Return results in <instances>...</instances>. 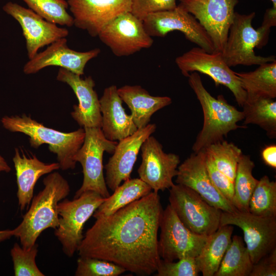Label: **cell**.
Here are the masks:
<instances>
[{
  "label": "cell",
  "mask_w": 276,
  "mask_h": 276,
  "mask_svg": "<svg viewBox=\"0 0 276 276\" xmlns=\"http://www.w3.org/2000/svg\"><path fill=\"white\" fill-rule=\"evenodd\" d=\"M163 210L158 192L151 191L110 215L96 219L84 236L78 255L111 262L137 275H151L161 259L158 231Z\"/></svg>",
  "instance_id": "cell-1"
},
{
  "label": "cell",
  "mask_w": 276,
  "mask_h": 276,
  "mask_svg": "<svg viewBox=\"0 0 276 276\" xmlns=\"http://www.w3.org/2000/svg\"><path fill=\"white\" fill-rule=\"evenodd\" d=\"M43 183V189L33 196L30 208L23 216L21 222L13 229L14 236L19 239L24 248L34 246L45 229H55L58 227V203L70 192L67 181L57 172L49 174Z\"/></svg>",
  "instance_id": "cell-2"
},
{
  "label": "cell",
  "mask_w": 276,
  "mask_h": 276,
  "mask_svg": "<svg viewBox=\"0 0 276 276\" xmlns=\"http://www.w3.org/2000/svg\"><path fill=\"white\" fill-rule=\"evenodd\" d=\"M188 82L199 101L203 114V124L192 146L198 152L211 144L224 140V137L239 126L237 123L244 120L242 111L229 104L220 95L215 98L205 89L198 72L188 76Z\"/></svg>",
  "instance_id": "cell-3"
},
{
  "label": "cell",
  "mask_w": 276,
  "mask_h": 276,
  "mask_svg": "<svg viewBox=\"0 0 276 276\" xmlns=\"http://www.w3.org/2000/svg\"><path fill=\"white\" fill-rule=\"evenodd\" d=\"M1 122L6 129L28 135L30 144L33 148L48 144L50 151L57 155L62 170L75 168V155L84 140V128L71 132H63L45 127L25 114L21 116H5Z\"/></svg>",
  "instance_id": "cell-4"
},
{
  "label": "cell",
  "mask_w": 276,
  "mask_h": 276,
  "mask_svg": "<svg viewBox=\"0 0 276 276\" xmlns=\"http://www.w3.org/2000/svg\"><path fill=\"white\" fill-rule=\"evenodd\" d=\"M106 198L94 191H86L70 200L60 201L57 205L58 227L54 234L68 257L74 256L84 238L85 223Z\"/></svg>",
  "instance_id": "cell-5"
},
{
  "label": "cell",
  "mask_w": 276,
  "mask_h": 276,
  "mask_svg": "<svg viewBox=\"0 0 276 276\" xmlns=\"http://www.w3.org/2000/svg\"><path fill=\"white\" fill-rule=\"evenodd\" d=\"M255 15L254 12L248 14L235 12L222 52L224 60L230 67L238 65H259L276 61L274 55L263 57L255 53V48H262L268 41L258 29L256 30L252 26Z\"/></svg>",
  "instance_id": "cell-6"
},
{
  "label": "cell",
  "mask_w": 276,
  "mask_h": 276,
  "mask_svg": "<svg viewBox=\"0 0 276 276\" xmlns=\"http://www.w3.org/2000/svg\"><path fill=\"white\" fill-rule=\"evenodd\" d=\"M84 129V142L75 157V161L82 166L83 180L74 198L86 191H94L107 198L110 195L103 173V156L105 152L112 154L118 142L106 139L100 128Z\"/></svg>",
  "instance_id": "cell-7"
},
{
  "label": "cell",
  "mask_w": 276,
  "mask_h": 276,
  "mask_svg": "<svg viewBox=\"0 0 276 276\" xmlns=\"http://www.w3.org/2000/svg\"><path fill=\"white\" fill-rule=\"evenodd\" d=\"M169 192V204L190 231L208 236L218 229L221 210L210 205L196 192L186 186L174 184Z\"/></svg>",
  "instance_id": "cell-8"
},
{
  "label": "cell",
  "mask_w": 276,
  "mask_h": 276,
  "mask_svg": "<svg viewBox=\"0 0 276 276\" xmlns=\"http://www.w3.org/2000/svg\"><path fill=\"white\" fill-rule=\"evenodd\" d=\"M182 74L188 77L192 72L210 76L216 85L227 87L234 95L240 107L244 104L246 95L235 72L227 64L221 52L209 53L200 47L193 48L175 59Z\"/></svg>",
  "instance_id": "cell-9"
},
{
  "label": "cell",
  "mask_w": 276,
  "mask_h": 276,
  "mask_svg": "<svg viewBox=\"0 0 276 276\" xmlns=\"http://www.w3.org/2000/svg\"><path fill=\"white\" fill-rule=\"evenodd\" d=\"M159 228L158 252L160 259L166 261L196 258L209 236L190 231L180 221L170 204L163 210Z\"/></svg>",
  "instance_id": "cell-10"
},
{
  "label": "cell",
  "mask_w": 276,
  "mask_h": 276,
  "mask_svg": "<svg viewBox=\"0 0 276 276\" xmlns=\"http://www.w3.org/2000/svg\"><path fill=\"white\" fill-rule=\"evenodd\" d=\"M236 225L243 232L244 241L253 264L276 248V217H264L237 210L221 213L220 226Z\"/></svg>",
  "instance_id": "cell-11"
},
{
  "label": "cell",
  "mask_w": 276,
  "mask_h": 276,
  "mask_svg": "<svg viewBox=\"0 0 276 276\" xmlns=\"http://www.w3.org/2000/svg\"><path fill=\"white\" fill-rule=\"evenodd\" d=\"M143 22L146 32L152 37H163L170 32L177 31L208 52H215L213 42L205 30L193 15L179 5L172 10L150 14Z\"/></svg>",
  "instance_id": "cell-12"
},
{
  "label": "cell",
  "mask_w": 276,
  "mask_h": 276,
  "mask_svg": "<svg viewBox=\"0 0 276 276\" xmlns=\"http://www.w3.org/2000/svg\"><path fill=\"white\" fill-rule=\"evenodd\" d=\"M210 36L215 52H222L238 0H178Z\"/></svg>",
  "instance_id": "cell-13"
},
{
  "label": "cell",
  "mask_w": 276,
  "mask_h": 276,
  "mask_svg": "<svg viewBox=\"0 0 276 276\" xmlns=\"http://www.w3.org/2000/svg\"><path fill=\"white\" fill-rule=\"evenodd\" d=\"M98 37L117 57L131 55L150 48L153 43L143 20L131 12H125L108 23Z\"/></svg>",
  "instance_id": "cell-14"
},
{
  "label": "cell",
  "mask_w": 276,
  "mask_h": 276,
  "mask_svg": "<svg viewBox=\"0 0 276 276\" xmlns=\"http://www.w3.org/2000/svg\"><path fill=\"white\" fill-rule=\"evenodd\" d=\"M142 162L137 169L139 178L154 192L170 189L174 183L173 178L177 174L180 160L174 153H167L162 145L153 136L142 144Z\"/></svg>",
  "instance_id": "cell-15"
},
{
  "label": "cell",
  "mask_w": 276,
  "mask_h": 276,
  "mask_svg": "<svg viewBox=\"0 0 276 276\" xmlns=\"http://www.w3.org/2000/svg\"><path fill=\"white\" fill-rule=\"evenodd\" d=\"M3 10L13 17L20 25L26 40L29 59L34 57L38 50L62 38L67 37L68 30L51 22L29 8L9 2Z\"/></svg>",
  "instance_id": "cell-16"
},
{
  "label": "cell",
  "mask_w": 276,
  "mask_h": 276,
  "mask_svg": "<svg viewBox=\"0 0 276 276\" xmlns=\"http://www.w3.org/2000/svg\"><path fill=\"white\" fill-rule=\"evenodd\" d=\"M204 149L193 152L178 166L175 182L189 187L210 205L222 212L233 213L238 210L213 184L207 171Z\"/></svg>",
  "instance_id": "cell-17"
},
{
  "label": "cell",
  "mask_w": 276,
  "mask_h": 276,
  "mask_svg": "<svg viewBox=\"0 0 276 276\" xmlns=\"http://www.w3.org/2000/svg\"><path fill=\"white\" fill-rule=\"evenodd\" d=\"M74 25L92 37L119 15L131 12V0H67Z\"/></svg>",
  "instance_id": "cell-18"
},
{
  "label": "cell",
  "mask_w": 276,
  "mask_h": 276,
  "mask_svg": "<svg viewBox=\"0 0 276 276\" xmlns=\"http://www.w3.org/2000/svg\"><path fill=\"white\" fill-rule=\"evenodd\" d=\"M156 128L155 124L149 123L118 141L112 156L104 167L106 184L112 192L122 181L130 178L142 144L155 131Z\"/></svg>",
  "instance_id": "cell-19"
},
{
  "label": "cell",
  "mask_w": 276,
  "mask_h": 276,
  "mask_svg": "<svg viewBox=\"0 0 276 276\" xmlns=\"http://www.w3.org/2000/svg\"><path fill=\"white\" fill-rule=\"evenodd\" d=\"M100 52L99 48L85 52L74 50L68 47L66 37L62 38L29 59L24 65L23 72L27 75L33 74L45 67L57 66L82 76L87 62Z\"/></svg>",
  "instance_id": "cell-20"
},
{
  "label": "cell",
  "mask_w": 276,
  "mask_h": 276,
  "mask_svg": "<svg viewBox=\"0 0 276 276\" xmlns=\"http://www.w3.org/2000/svg\"><path fill=\"white\" fill-rule=\"evenodd\" d=\"M57 80L68 85L74 91L78 104L73 106L72 118L83 128H100L102 116L100 101L94 89L95 82L91 76L84 79L63 68H59Z\"/></svg>",
  "instance_id": "cell-21"
},
{
  "label": "cell",
  "mask_w": 276,
  "mask_h": 276,
  "mask_svg": "<svg viewBox=\"0 0 276 276\" xmlns=\"http://www.w3.org/2000/svg\"><path fill=\"white\" fill-rule=\"evenodd\" d=\"M99 101L102 116L101 129L106 139L119 141L137 130L131 115L128 114L123 107V101L116 85L105 88Z\"/></svg>",
  "instance_id": "cell-22"
},
{
  "label": "cell",
  "mask_w": 276,
  "mask_h": 276,
  "mask_svg": "<svg viewBox=\"0 0 276 276\" xmlns=\"http://www.w3.org/2000/svg\"><path fill=\"white\" fill-rule=\"evenodd\" d=\"M17 184V196L21 211L28 208L33 197L34 189L38 179L43 175L60 169L58 163L46 164L35 155H26L15 149L13 157Z\"/></svg>",
  "instance_id": "cell-23"
},
{
  "label": "cell",
  "mask_w": 276,
  "mask_h": 276,
  "mask_svg": "<svg viewBox=\"0 0 276 276\" xmlns=\"http://www.w3.org/2000/svg\"><path fill=\"white\" fill-rule=\"evenodd\" d=\"M118 91L123 102L130 109L133 122L137 129L149 124L155 112L172 103L171 98L152 96L138 85H126L118 88Z\"/></svg>",
  "instance_id": "cell-24"
},
{
  "label": "cell",
  "mask_w": 276,
  "mask_h": 276,
  "mask_svg": "<svg viewBox=\"0 0 276 276\" xmlns=\"http://www.w3.org/2000/svg\"><path fill=\"white\" fill-rule=\"evenodd\" d=\"M235 74L246 93L245 102L275 98L276 61L261 64L254 71Z\"/></svg>",
  "instance_id": "cell-25"
},
{
  "label": "cell",
  "mask_w": 276,
  "mask_h": 276,
  "mask_svg": "<svg viewBox=\"0 0 276 276\" xmlns=\"http://www.w3.org/2000/svg\"><path fill=\"white\" fill-rule=\"evenodd\" d=\"M233 226H220L209 238L195 260L200 272L203 276H214L229 247Z\"/></svg>",
  "instance_id": "cell-26"
},
{
  "label": "cell",
  "mask_w": 276,
  "mask_h": 276,
  "mask_svg": "<svg viewBox=\"0 0 276 276\" xmlns=\"http://www.w3.org/2000/svg\"><path fill=\"white\" fill-rule=\"evenodd\" d=\"M152 190L139 178H129L124 181L106 198L94 213L95 218L110 215L128 204L147 195Z\"/></svg>",
  "instance_id": "cell-27"
},
{
  "label": "cell",
  "mask_w": 276,
  "mask_h": 276,
  "mask_svg": "<svg viewBox=\"0 0 276 276\" xmlns=\"http://www.w3.org/2000/svg\"><path fill=\"white\" fill-rule=\"evenodd\" d=\"M252 265L243 240L235 235L214 276H249Z\"/></svg>",
  "instance_id": "cell-28"
},
{
  "label": "cell",
  "mask_w": 276,
  "mask_h": 276,
  "mask_svg": "<svg viewBox=\"0 0 276 276\" xmlns=\"http://www.w3.org/2000/svg\"><path fill=\"white\" fill-rule=\"evenodd\" d=\"M254 167V162L250 156L242 154L237 164L232 201L239 211L249 212V202L259 181L252 175Z\"/></svg>",
  "instance_id": "cell-29"
},
{
  "label": "cell",
  "mask_w": 276,
  "mask_h": 276,
  "mask_svg": "<svg viewBox=\"0 0 276 276\" xmlns=\"http://www.w3.org/2000/svg\"><path fill=\"white\" fill-rule=\"evenodd\" d=\"M243 107L244 124L257 125L270 138L276 136V101L263 98L245 102Z\"/></svg>",
  "instance_id": "cell-30"
},
{
  "label": "cell",
  "mask_w": 276,
  "mask_h": 276,
  "mask_svg": "<svg viewBox=\"0 0 276 276\" xmlns=\"http://www.w3.org/2000/svg\"><path fill=\"white\" fill-rule=\"evenodd\" d=\"M204 149L206 156L216 168L234 183L238 162L242 154L241 150L225 140L211 144Z\"/></svg>",
  "instance_id": "cell-31"
},
{
  "label": "cell",
  "mask_w": 276,
  "mask_h": 276,
  "mask_svg": "<svg viewBox=\"0 0 276 276\" xmlns=\"http://www.w3.org/2000/svg\"><path fill=\"white\" fill-rule=\"evenodd\" d=\"M251 214L264 217H276V182L267 175L259 180L249 202Z\"/></svg>",
  "instance_id": "cell-32"
},
{
  "label": "cell",
  "mask_w": 276,
  "mask_h": 276,
  "mask_svg": "<svg viewBox=\"0 0 276 276\" xmlns=\"http://www.w3.org/2000/svg\"><path fill=\"white\" fill-rule=\"evenodd\" d=\"M29 8L44 19L61 26L74 25V18L67 9L66 0H22Z\"/></svg>",
  "instance_id": "cell-33"
},
{
  "label": "cell",
  "mask_w": 276,
  "mask_h": 276,
  "mask_svg": "<svg viewBox=\"0 0 276 276\" xmlns=\"http://www.w3.org/2000/svg\"><path fill=\"white\" fill-rule=\"evenodd\" d=\"M37 245L28 248L21 247L15 243L10 251L15 276H44L35 261Z\"/></svg>",
  "instance_id": "cell-34"
},
{
  "label": "cell",
  "mask_w": 276,
  "mask_h": 276,
  "mask_svg": "<svg viewBox=\"0 0 276 276\" xmlns=\"http://www.w3.org/2000/svg\"><path fill=\"white\" fill-rule=\"evenodd\" d=\"M126 270L111 262L80 256L77 261L76 276H118Z\"/></svg>",
  "instance_id": "cell-35"
},
{
  "label": "cell",
  "mask_w": 276,
  "mask_h": 276,
  "mask_svg": "<svg viewBox=\"0 0 276 276\" xmlns=\"http://www.w3.org/2000/svg\"><path fill=\"white\" fill-rule=\"evenodd\" d=\"M156 276H197L200 272L195 258L187 257L177 262L160 259Z\"/></svg>",
  "instance_id": "cell-36"
},
{
  "label": "cell",
  "mask_w": 276,
  "mask_h": 276,
  "mask_svg": "<svg viewBox=\"0 0 276 276\" xmlns=\"http://www.w3.org/2000/svg\"><path fill=\"white\" fill-rule=\"evenodd\" d=\"M177 0H131V12L143 20L148 15L160 11L172 10L177 5Z\"/></svg>",
  "instance_id": "cell-37"
},
{
  "label": "cell",
  "mask_w": 276,
  "mask_h": 276,
  "mask_svg": "<svg viewBox=\"0 0 276 276\" xmlns=\"http://www.w3.org/2000/svg\"><path fill=\"white\" fill-rule=\"evenodd\" d=\"M205 164L208 172L213 184L220 193L232 203L234 195V182L223 173L219 171L212 160L206 156Z\"/></svg>",
  "instance_id": "cell-38"
},
{
  "label": "cell",
  "mask_w": 276,
  "mask_h": 276,
  "mask_svg": "<svg viewBox=\"0 0 276 276\" xmlns=\"http://www.w3.org/2000/svg\"><path fill=\"white\" fill-rule=\"evenodd\" d=\"M276 275V248L253 264L249 276Z\"/></svg>",
  "instance_id": "cell-39"
},
{
  "label": "cell",
  "mask_w": 276,
  "mask_h": 276,
  "mask_svg": "<svg viewBox=\"0 0 276 276\" xmlns=\"http://www.w3.org/2000/svg\"><path fill=\"white\" fill-rule=\"evenodd\" d=\"M276 26V8L266 10L261 26L258 28L266 39L268 40L270 28Z\"/></svg>",
  "instance_id": "cell-40"
},
{
  "label": "cell",
  "mask_w": 276,
  "mask_h": 276,
  "mask_svg": "<svg viewBox=\"0 0 276 276\" xmlns=\"http://www.w3.org/2000/svg\"><path fill=\"white\" fill-rule=\"evenodd\" d=\"M262 157L266 165L276 168V145H270L265 147L262 152Z\"/></svg>",
  "instance_id": "cell-41"
},
{
  "label": "cell",
  "mask_w": 276,
  "mask_h": 276,
  "mask_svg": "<svg viewBox=\"0 0 276 276\" xmlns=\"http://www.w3.org/2000/svg\"><path fill=\"white\" fill-rule=\"evenodd\" d=\"M14 236L13 229L0 231V242Z\"/></svg>",
  "instance_id": "cell-42"
},
{
  "label": "cell",
  "mask_w": 276,
  "mask_h": 276,
  "mask_svg": "<svg viewBox=\"0 0 276 276\" xmlns=\"http://www.w3.org/2000/svg\"><path fill=\"white\" fill-rule=\"evenodd\" d=\"M11 169L5 159L0 155V172H9Z\"/></svg>",
  "instance_id": "cell-43"
},
{
  "label": "cell",
  "mask_w": 276,
  "mask_h": 276,
  "mask_svg": "<svg viewBox=\"0 0 276 276\" xmlns=\"http://www.w3.org/2000/svg\"><path fill=\"white\" fill-rule=\"evenodd\" d=\"M272 3V7L274 8H276V0H270Z\"/></svg>",
  "instance_id": "cell-44"
}]
</instances>
